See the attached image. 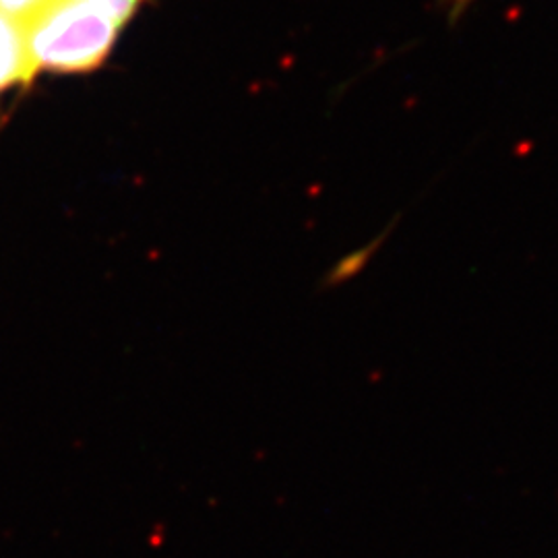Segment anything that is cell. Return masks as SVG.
Returning <instances> with one entry per match:
<instances>
[{
	"mask_svg": "<svg viewBox=\"0 0 558 558\" xmlns=\"http://www.w3.org/2000/svg\"><path fill=\"white\" fill-rule=\"evenodd\" d=\"M474 0H449V11H451V17L456 20V17H459L470 4H472Z\"/></svg>",
	"mask_w": 558,
	"mask_h": 558,
	"instance_id": "5",
	"label": "cell"
},
{
	"mask_svg": "<svg viewBox=\"0 0 558 558\" xmlns=\"http://www.w3.org/2000/svg\"><path fill=\"white\" fill-rule=\"evenodd\" d=\"M89 2H94L110 20L119 23L122 27L126 21L137 13L143 0H89Z\"/></svg>",
	"mask_w": 558,
	"mask_h": 558,
	"instance_id": "4",
	"label": "cell"
},
{
	"mask_svg": "<svg viewBox=\"0 0 558 558\" xmlns=\"http://www.w3.org/2000/svg\"><path fill=\"white\" fill-rule=\"evenodd\" d=\"M34 77L36 73L27 54L23 27L0 13V92Z\"/></svg>",
	"mask_w": 558,
	"mask_h": 558,
	"instance_id": "2",
	"label": "cell"
},
{
	"mask_svg": "<svg viewBox=\"0 0 558 558\" xmlns=\"http://www.w3.org/2000/svg\"><path fill=\"white\" fill-rule=\"evenodd\" d=\"M59 0H0V13L9 20L20 23L21 27L36 20L46 9Z\"/></svg>",
	"mask_w": 558,
	"mask_h": 558,
	"instance_id": "3",
	"label": "cell"
},
{
	"mask_svg": "<svg viewBox=\"0 0 558 558\" xmlns=\"http://www.w3.org/2000/svg\"><path fill=\"white\" fill-rule=\"evenodd\" d=\"M23 32L34 73H89L108 59L120 25L89 0H59Z\"/></svg>",
	"mask_w": 558,
	"mask_h": 558,
	"instance_id": "1",
	"label": "cell"
}]
</instances>
